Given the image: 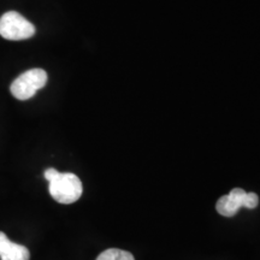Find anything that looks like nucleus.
<instances>
[{"instance_id":"nucleus-4","label":"nucleus","mask_w":260,"mask_h":260,"mask_svg":"<svg viewBox=\"0 0 260 260\" xmlns=\"http://www.w3.org/2000/svg\"><path fill=\"white\" fill-rule=\"evenodd\" d=\"M258 204L259 198L255 193H246L241 188H234L229 194L219 198L216 210L224 217H234L241 207L255 209Z\"/></svg>"},{"instance_id":"nucleus-6","label":"nucleus","mask_w":260,"mask_h":260,"mask_svg":"<svg viewBox=\"0 0 260 260\" xmlns=\"http://www.w3.org/2000/svg\"><path fill=\"white\" fill-rule=\"evenodd\" d=\"M96 260H135L134 255L128 251L118 248H109L100 253Z\"/></svg>"},{"instance_id":"nucleus-5","label":"nucleus","mask_w":260,"mask_h":260,"mask_svg":"<svg viewBox=\"0 0 260 260\" xmlns=\"http://www.w3.org/2000/svg\"><path fill=\"white\" fill-rule=\"evenodd\" d=\"M0 259L2 260H29L30 253L25 246L10 241L4 233L0 232Z\"/></svg>"},{"instance_id":"nucleus-3","label":"nucleus","mask_w":260,"mask_h":260,"mask_svg":"<svg viewBox=\"0 0 260 260\" xmlns=\"http://www.w3.org/2000/svg\"><path fill=\"white\" fill-rule=\"evenodd\" d=\"M34 34V24L18 12L9 11L0 17V35L6 40H27Z\"/></svg>"},{"instance_id":"nucleus-2","label":"nucleus","mask_w":260,"mask_h":260,"mask_svg":"<svg viewBox=\"0 0 260 260\" xmlns=\"http://www.w3.org/2000/svg\"><path fill=\"white\" fill-rule=\"evenodd\" d=\"M47 73L42 69H30L25 71L12 82L10 90L18 100H28L35 95L47 83Z\"/></svg>"},{"instance_id":"nucleus-1","label":"nucleus","mask_w":260,"mask_h":260,"mask_svg":"<svg viewBox=\"0 0 260 260\" xmlns=\"http://www.w3.org/2000/svg\"><path fill=\"white\" fill-rule=\"evenodd\" d=\"M44 176L48 181V190L51 197L59 204H74L82 195V182L75 174H61L56 169L50 168L45 170Z\"/></svg>"}]
</instances>
